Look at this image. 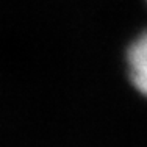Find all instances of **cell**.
Masks as SVG:
<instances>
[{"instance_id": "obj_1", "label": "cell", "mask_w": 147, "mask_h": 147, "mask_svg": "<svg viewBox=\"0 0 147 147\" xmlns=\"http://www.w3.org/2000/svg\"><path fill=\"white\" fill-rule=\"evenodd\" d=\"M125 63L131 85L147 97V28L130 42Z\"/></svg>"}]
</instances>
